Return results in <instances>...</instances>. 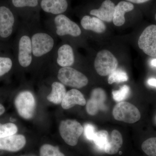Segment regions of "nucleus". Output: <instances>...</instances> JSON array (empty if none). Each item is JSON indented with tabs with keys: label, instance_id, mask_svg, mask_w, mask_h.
<instances>
[{
	"label": "nucleus",
	"instance_id": "7c9ffc66",
	"mask_svg": "<svg viewBox=\"0 0 156 156\" xmlns=\"http://www.w3.org/2000/svg\"><path fill=\"white\" fill-rule=\"evenodd\" d=\"M127 1L131 2L136 3V4H141V3H145L149 0H127Z\"/></svg>",
	"mask_w": 156,
	"mask_h": 156
},
{
	"label": "nucleus",
	"instance_id": "c85d7f7f",
	"mask_svg": "<svg viewBox=\"0 0 156 156\" xmlns=\"http://www.w3.org/2000/svg\"><path fill=\"white\" fill-rule=\"evenodd\" d=\"M84 131L86 138L89 140H93L96 134L94 126L91 124H86L84 126Z\"/></svg>",
	"mask_w": 156,
	"mask_h": 156
},
{
	"label": "nucleus",
	"instance_id": "72a5a7b5",
	"mask_svg": "<svg viewBox=\"0 0 156 156\" xmlns=\"http://www.w3.org/2000/svg\"><path fill=\"white\" fill-rule=\"evenodd\" d=\"M155 20H156V14H155Z\"/></svg>",
	"mask_w": 156,
	"mask_h": 156
},
{
	"label": "nucleus",
	"instance_id": "5701e85b",
	"mask_svg": "<svg viewBox=\"0 0 156 156\" xmlns=\"http://www.w3.org/2000/svg\"><path fill=\"white\" fill-rule=\"evenodd\" d=\"M128 76L123 70L116 69L109 75L108 83L109 84L113 83H119L128 80Z\"/></svg>",
	"mask_w": 156,
	"mask_h": 156
},
{
	"label": "nucleus",
	"instance_id": "f03ea898",
	"mask_svg": "<svg viewBox=\"0 0 156 156\" xmlns=\"http://www.w3.org/2000/svg\"><path fill=\"white\" fill-rule=\"evenodd\" d=\"M57 77L63 85L77 89L85 87L89 82L85 75L71 67L60 69L58 70Z\"/></svg>",
	"mask_w": 156,
	"mask_h": 156
},
{
	"label": "nucleus",
	"instance_id": "393cba45",
	"mask_svg": "<svg viewBox=\"0 0 156 156\" xmlns=\"http://www.w3.org/2000/svg\"><path fill=\"white\" fill-rule=\"evenodd\" d=\"M18 131L17 126L12 123H8L1 125L0 127V138L14 135Z\"/></svg>",
	"mask_w": 156,
	"mask_h": 156
},
{
	"label": "nucleus",
	"instance_id": "9d476101",
	"mask_svg": "<svg viewBox=\"0 0 156 156\" xmlns=\"http://www.w3.org/2000/svg\"><path fill=\"white\" fill-rule=\"evenodd\" d=\"M31 40L28 36L23 35L19 40L18 59L19 64L23 67L30 65L32 60Z\"/></svg>",
	"mask_w": 156,
	"mask_h": 156
},
{
	"label": "nucleus",
	"instance_id": "ddd939ff",
	"mask_svg": "<svg viewBox=\"0 0 156 156\" xmlns=\"http://www.w3.org/2000/svg\"><path fill=\"white\" fill-rule=\"evenodd\" d=\"M115 6L114 3L110 0H105L102 3L99 9L91 10L90 14L102 21L111 22L113 18Z\"/></svg>",
	"mask_w": 156,
	"mask_h": 156
},
{
	"label": "nucleus",
	"instance_id": "2f4dec72",
	"mask_svg": "<svg viewBox=\"0 0 156 156\" xmlns=\"http://www.w3.org/2000/svg\"><path fill=\"white\" fill-rule=\"evenodd\" d=\"M5 112V108L4 106L0 104V115H2Z\"/></svg>",
	"mask_w": 156,
	"mask_h": 156
},
{
	"label": "nucleus",
	"instance_id": "b1692460",
	"mask_svg": "<svg viewBox=\"0 0 156 156\" xmlns=\"http://www.w3.org/2000/svg\"><path fill=\"white\" fill-rule=\"evenodd\" d=\"M40 156H65L59 151L58 147L50 144L42 146L40 149Z\"/></svg>",
	"mask_w": 156,
	"mask_h": 156
},
{
	"label": "nucleus",
	"instance_id": "c756f323",
	"mask_svg": "<svg viewBox=\"0 0 156 156\" xmlns=\"http://www.w3.org/2000/svg\"><path fill=\"white\" fill-rule=\"evenodd\" d=\"M147 83L149 85L152 87H156V79H151L147 81Z\"/></svg>",
	"mask_w": 156,
	"mask_h": 156
},
{
	"label": "nucleus",
	"instance_id": "7ed1b4c3",
	"mask_svg": "<svg viewBox=\"0 0 156 156\" xmlns=\"http://www.w3.org/2000/svg\"><path fill=\"white\" fill-rule=\"evenodd\" d=\"M112 115L117 121L129 124L136 122L141 117L138 108L127 101H121L116 105L113 109Z\"/></svg>",
	"mask_w": 156,
	"mask_h": 156
},
{
	"label": "nucleus",
	"instance_id": "4468645a",
	"mask_svg": "<svg viewBox=\"0 0 156 156\" xmlns=\"http://www.w3.org/2000/svg\"><path fill=\"white\" fill-rule=\"evenodd\" d=\"M87 101L83 95L76 89H71L66 94L61 103V106L64 109H69L75 105L84 106Z\"/></svg>",
	"mask_w": 156,
	"mask_h": 156
},
{
	"label": "nucleus",
	"instance_id": "a211bd4d",
	"mask_svg": "<svg viewBox=\"0 0 156 156\" xmlns=\"http://www.w3.org/2000/svg\"><path fill=\"white\" fill-rule=\"evenodd\" d=\"M81 24L84 29L92 30L97 33H102L106 30V26L102 20L97 17H91L88 15L83 17Z\"/></svg>",
	"mask_w": 156,
	"mask_h": 156
},
{
	"label": "nucleus",
	"instance_id": "1a4fd4ad",
	"mask_svg": "<svg viewBox=\"0 0 156 156\" xmlns=\"http://www.w3.org/2000/svg\"><path fill=\"white\" fill-rule=\"evenodd\" d=\"M106 97L105 91L101 88L93 89L91 92L90 99L86 104L87 112L91 115H95L99 110L104 109Z\"/></svg>",
	"mask_w": 156,
	"mask_h": 156
},
{
	"label": "nucleus",
	"instance_id": "412c9836",
	"mask_svg": "<svg viewBox=\"0 0 156 156\" xmlns=\"http://www.w3.org/2000/svg\"><path fill=\"white\" fill-rule=\"evenodd\" d=\"M109 139L108 132L105 130H101L96 132L93 141L98 148L104 150Z\"/></svg>",
	"mask_w": 156,
	"mask_h": 156
},
{
	"label": "nucleus",
	"instance_id": "20e7f679",
	"mask_svg": "<svg viewBox=\"0 0 156 156\" xmlns=\"http://www.w3.org/2000/svg\"><path fill=\"white\" fill-rule=\"evenodd\" d=\"M118 61L113 54L107 50L99 51L95 57L94 66L99 75H110L117 69Z\"/></svg>",
	"mask_w": 156,
	"mask_h": 156
},
{
	"label": "nucleus",
	"instance_id": "6ab92c4d",
	"mask_svg": "<svg viewBox=\"0 0 156 156\" xmlns=\"http://www.w3.org/2000/svg\"><path fill=\"white\" fill-rule=\"evenodd\" d=\"M123 144V138L119 131L114 130L112 132L110 138L105 148L106 154L113 155L117 154Z\"/></svg>",
	"mask_w": 156,
	"mask_h": 156
},
{
	"label": "nucleus",
	"instance_id": "aec40b11",
	"mask_svg": "<svg viewBox=\"0 0 156 156\" xmlns=\"http://www.w3.org/2000/svg\"><path fill=\"white\" fill-rule=\"evenodd\" d=\"M66 93V89L63 84L54 82L52 85V91L47 97V99L52 103L59 104L62 102Z\"/></svg>",
	"mask_w": 156,
	"mask_h": 156
},
{
	"label": "nucleus",
	"instance_id": "473e14b6",
	"mask_svg": "<svg viewBox=\"0 0 156 156\" xmlns=\"http://www.w3.org/2000/svg\"><path fill=\"white\" fill-rule=\"evenodd\" d=\"M151 65L152 66L156 67V59H154L151 60Z\"/></svg>",
	"mask_w": 156,
	"mask_h": 156
},
{
	"label": "nucleus",
	"instance_id": "6e6552de",
	"mask_svg": "<svg viewBox=\"0 0 156 156\" xmlns=\"http://www.w3.org/2000/svg\"><path fill=\"white\" fill-rule=\"evenodd\" d=\"M54 21L56 33L59 36L69 35L77 37L80 35L82 32L80 27L64 14L57 15L54 18Z\"/></svg>",
	"mask_w": 156,
	"mask_h": 156
},
{
	"label": "nucleus",
	"instance_id": "f3484780",
	"mask_svg": "<svg viewBox=\"0 0 156 156\" xmlns=\"http://www.w3.org/2000/svg\"><path fill=\"white\" fill-rule=\"evenodd\" d=\"M134 6L129 2L122 1L115 6L113 22L116 26H122L126 21L125 15L126 13L132 11Z\"/></svg>",
	"mask_w": 156,
	"mask_h": 156
},
{
	"label": "nucleus",
	"instance_id": "f8f14e48",
	"mask_svg": "<svg viewBox=\"0 0 156 156\" xmlns=\"http://www.w3.org/2000/svg\"><path fill=\"white\" fill-rule=\"evenodd\" d=\"M26 143L25 136L22 134H14L0 138V150L17 152L24 147Z\"/></svg>",
	"mask_w": 156,
	"mask_h": 156
},
{
	"label": "nucleus",
	"instance_id": "a878e982",
	"mask_svg": "<svg viewBox=\"0 0 156 156\" xmlns=\"http://www.w3.org/2000/svg\"><path fill=\"white\" fill-rule=\"evenodd\" d=\"M130 92V89L129 86L124 85L121 87L120 89L113 91L112 93L114 99L118 102H121L128 97Z\"/></svg>",
	"mask_w": 156,
	"mask_h": 156
},
{
	"label": "nucleus",
	"instance_id": "cd10ccee",
	"mask_svg": "<svg viewBox=\"0 0 156 156\" xmlns=\"http://www.w3.org/2000/svg\"><path fill=\"white\" fill-rule=\"evenodd\" d=\"M12 3L16 8L24 7L34 8L37 5L38 0H12Z\"/></svg>",
	"mask_w": 156,
	"mask_h": 156
},
{
	"label": "nucleus",
	"instance_id": "0eeeda50",
	"mask_svg": "<svg viewBox=\"0 0 156 156\" xmlns=\"http://www.w3.org/2000/svg\"><path fill=\"white\" fill-rule=\"evenodd\" d=\"M138 46L147 55L156 56V25L149 26L140 37Z\"/></svg>",
	"mask_w": 156,
	"mask_h": 156
},
{
	"label": "nucleus",
	"instance_id": "39448f33",
	"mask_svg": "<svg viewBox=\"0 0 156 156\" xmlns=\"http://www.w3.org/2000/svg\"><path fill=\"white\" fill-rule=\"evenodd\" d=\"M14 104L19 115L25 119L33 117L35 109V100L31 92L25 91L20 92L14 101Z\"/></svg>",
	"mask_w": 156,
	"mask_h": 156
},
{
	"label": "nucleus",
	"instance_id": "2eb2a0df",
	"mask_svg": "<svg viewBox=\"0 0 156 156\" xmlns=\"http://www.w3.org/2000/svg\"><path fill=\"white\" fill-rule=\"evenodd\" d=\"M41 6L47 13L59 15L66 11L68 4L66 0H42Z\"/></svg>",
	"mask_w": 156,
	"mask_h": 156
},
{
	"label": "nucleus",
	"instance_id": "9b49d317",
	"mask_svg": "<svg viewBox=\"0 0 156 156\" xmlns=\"http://www.w3.org/2000/svg\"><path fill=\"white\" fill-rule=\"evenodd\" d=\"M14 17L11 10L5 7H0V37H8L11 35L14 25Z\"/></svg>",
	"mask_w": 156,
	"mask_h": 156
},
{
	"label": "nucleus",
	"instance_id": "4be33fe9",
	"mask_svg": "<svg viewBox=\"0 0 156 156\" xmlns=\"http://www.w3.org/2000/svg\"><path fill=\"white\" fill-rule=\"evenodd\" d=\"M143 151L148 156H156V137H151L143 143Z\"/></svg>",
	"mask_w": 156,
	"mask_h": 156
},
{
	"label": "nucleus",
	"instance_id": "423d86ee",
	"mask_svg": "<svg viewBox=\"0 0 156 156\" xmlns=\"http://www.w3.org/2000/svg\"><path fill=\"white\" fill-rule=\"evenodd\" d=\"M31 40L33 55L35 57H40L46 55L51 51L54 47V39L45 33L34 34Z\"/></svg>",
	"mask_w": 156,
	"mask_h": 156
},
{
	"label": "nucleus",
	"instance_id": "f257e3e1",
	"mask_svg": "<svg viewBox=\"0 0 156 156\" xmlns=\"http://www.w3.org/2000/svg\"><path fill=\"white\" fill-rule=\"evenodd\" d=\"M59 133L65 142L71 146L77 144L78 140L84 131V128L75 120L62 121L59 127Z\"/></svg>",
	"mask_w": 156,
	"mask_h": 156
},
{
	"label": "nucleus",
	"instance_id": "f704fd0d",
	"mask_svg": "<svg viewBox=\"0 0 156 156\" xmlns=\"http://www.w3.org/2000/svg\"><path fill=\"white\" fill-rule=\"evenodd\" d=\"M1 125H2V124H1V123H0V127H1Z\"/></svg>",
	"mask_w": 156,
	"mask_h": 156
},
{
	"label": "nucleus",
	"instance_id": "bb28decb",
	"mask_svg": "<svg viewBox=\"0 0 156 156\" xmlns=\"http://www.w3.org/2000/svg\"><path fill=\"white\" fill-rule=\"evenodd\" d=\"M13 62L11 58L0 56V76L10 71Z\"/></svg>",
	"mask_w": 156,
	"mask_h": 156
},
{
	"label": "nucleus",
	"instance_id": "dca6fc26",
	"mask_svg": "<svg viewBox=\"0 0 156 156\" xmlns=\"http://www.w3.org/2000/svg\"><path fill=\"white\" fill-rule=\"evenodd\" d=\"M57 64L62 67H70L74 62L73 48L70 45L64 44L57 51Z\"/></svg>",
	"mask_w": 156,
	"mask_h": 156
}]
</instances>
